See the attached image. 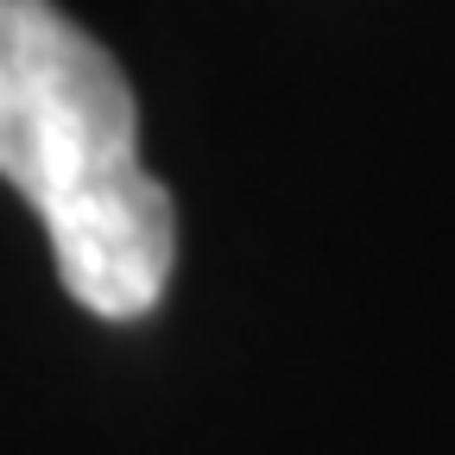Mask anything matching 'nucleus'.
<instances>
[{
    "mask_svg": "<svg viewBox=\"0 0 455 455\" xmlns=\"http://www.w3.org/2000/svg\"><path fill=\"white\" fill-rule=\"evenodd\" d=\"M0 178L44 221L64 291L101 316H146L178 266V203L140 164V101L64 7L0 0Z\"/></svg>",
    "mask_w": 455,
    "mask_h": 455,
    "instance_id": "f257e3e1",
    "label": "nucleus"
}]
</instances>
